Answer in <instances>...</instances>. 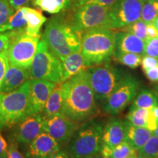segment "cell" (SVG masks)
Here are the masks:
<instances>
[{
  "label": "cell",
  "mask_w": 158,
  "mask_h": 158,
  "mask_svg": "<svg viewBox=\"0 0 158 158\" xmlns=\"http://www.w3.org/2000/svg\"><path fill=\"white\" fill-rule=\"evenodd\" d=\"M62 115L81 124L98 114V106L89 80L87 69L62 83Z\"/></svg>",
  "instance_id": "1"
},
{
  "label": "cell",
  "mask_w": 158,
  "mask_h": 158,
  "mask_svg": "<svg viewBox=\"0 0 158 158\" xmlns=\"http://www.w3.org/2000/svg\"><path fill=\"white\" fill-rule=\"evenodd\" d=\"M41 37L60 60L71 53L81 51V35L62 15H56L47 21Z\"/></svg>",
  "instance_id": "2"
},
{
  "label": "cell",
  "mask_w": 158,
  "mask_h": 158,
  "mask_svg": "<svg viewBox=\"0 0 158 158\" xmlns=\"http://www.w3.org/2000/svg\"><path fill=\"white\" fill-rule=\"evenodd\" d=\"M114 31L98 27L81 35V52L87 68L109 63L114 54Z\"/></svg>",
  "instance_id": "3"
},
{
  "label": "cell",
  "mask_w": 158,
  "mask_h": 158,
  "mask_svg": "<svg viewBox=\"0 0 158 158\" xmlns=\"http://www.w3.org/2000/svg\"><path fill=\"white\" fill-rule=\"evenodd\" d=\"M103 124L91 118L79 124L68 143L70 158H86L100 155L102 148Z\"/></svg>",
  "instance_id": "4"
},
{
  "label": "cell",
  "mask_w": 158,
  "mask_h": 158,
  "mask_svg": "<svg viewBox=\"0 0 158 158\" xmlns=\"http://www.w3.org/2000/svg\"><path fill=\"white\" fill-rule=\"evenodd\" d=\"M31 79L8 93H0V130L11 128L27 117Z\"/></svg>",
  "instance_id": "5"
},
{
  "label": "cell",
  "mask_w": 158,
  "mask_h": 158,
  "mask_svg": "<svg viewBox=\"0 0 158 158\" xmlns=\"http://www.w3.org/2000/svg\"><path fill=\"white\" fill-rule=\"evenodd\" d=\"M89 80L97 102H102L127 73L123 69L106 63L87 68Z\"/></svg>",
  "instance_id": "6"
},
{
  "label": "cell",
  "mask_w": 158,
  "mask_h": 158,
  "mask_svg": "<svg viewBox=\"0 0 158 158\" xmlns=\"http://www.w3.org/2000/svg\"><path fill=\"white\" fill-rule=\"evenodd\" d=\"M29 71L31 79L45 80L56 84L62 83L61 60L51 52L42 37L39 40Z\"/></svg>",
  "instance_id": "7"
},
{
  "label": "cell",
  "mask_w": 158,
  "mask_h": 158,
  "mask_svg": "<svg viewBox=\"0 0 158 158\" xmlns=\"http://www.w3.org/2000/svg\"><path fill=\"white\" fill-rule=\"evenodd\" d=\"M140 86L139 79L131 74H126L114 92L102 102V113L111 116L122 113L133 102L140 90Z\"/></svg>",
  "instance_id": "8"
},
{
  "label": "cell",
  "mask_w": 158,
  "mask_h": 158,
  "mask_svg": "<svg viewBox=\"0 0 158 158\" xmlns=\"http://www.w3.org/2000/svg\"><path fill=\"white\" fill-rule=\"evenodd\" d=\"M41 35H32L24 29L20 30L7 48L9 64L29 70L36 54Z\"/></svg>",
  "instance_id": "9"
},
{
  "label": "cell",
  "mask_w": 158,
  "mask_h": 158,
  "mask_svg": "<svg viewBox=\"0 0 158 158\" xmlns=\"http://www.w3.org/2000/svg\"><path fill=\"white\" fill-rule=\"evenodd\" d=\"M109 8L97 4H85L72 9V15L68 21L75 30L82 35L89 29L106 28Z\"/></svg>",
  "instance_id": "10"
},
{
  "label": "cell",
  "mask_w": 158,
  "mask_h": 158,
  "mask_svg": "<svg viewBox=\"0 0 158 158\" xmlns=\"http://www.w3.org/2000/svg\"><path fill=\"white\" fill-rule=\"evenodd\" d=\"M144 0H117L109 8L106 28L119 29L141 19Z\"/></svg>",
  "instance_id": "11"
},
{
  "label": "cell",
  "mask_w": 158,
  "mask_h": 158,
  "mask_svg": "<svg viewBox=\"0 0 158 158\" xmlns=\"http://www.w3.org/2000/svg\"><path fill=\"white\" fill-rule=\"evenodd\" d=\"M42 113L27 116L22 121L11 127V138L19 147L26 149L31 142L43 131L42 126L44 120Z\"/></svg>",
  "instance_id": "12"
},
{
  "label": "cell",
  "mask_w": 158,
  "mask_h": 158,
  "mask_svg": "<svg viewBox=\"0 0 158 158\" xmlns=\"http://www.w3.org/2000/svg\"><path fill=\"white\" fill-rule=\"evenodd\" d=\"M79 126L70 118L62 114L45 117L42 130L52 136L56 141L63 146L68 143L73 134Z\"/></svg>",
  "instance_id": "13"
},
{
  "label": "cell",
  "mask_w": 158,
  "mask_h": 158,
  "mask_svg": "<svg viewBox=\"0 0 158 158\" xmlns=\"http://www.w3.org/2000/svg\"><path fill=\"white\" fill-rule=\"evenodd\" d=\"M57 84L40 79H31L27 116L42 113L49 95Z\"/></svg>",
  "instance_id": "14"
},
{
  "label": "cell",
  "mask_w": 158,
  "mask_h": 158,
  "mask_svg": "<svg viewBox=\"0 0 158 158\" xmlns=\"http://www.w3.org/2000/svg\"><path fill=\"white\" fill-rule=\"evenodd\" d=\"M62 148L52 136L42 131L26 148V158H48Z\"/></svg>",
  "instance_id": "15"
},
{
  "label": "cell",
  "mask_w": 158,
  "mask_h": 158,
  "mask_svg": "<svg viewBox=\"0 0 158 158\" xmlns=\"http://www.w3.org/2000/svg\"><path fill=\"white\" fill-rule=\"evenodd\" d=\"M144 42L143 40L127 31H119L114 33V58L127 53L143 56Z\"/></svg>",
  "instance_id": "16"
},
{
  "label": "cell",
  "mask_w": 158,
  "mask_h": 158,
  "mask_svg": "<svg viewBox=\"0 0 158 158\" xmlns=\"http://www.w3.org/2000/svg\"><path fill=\"white\" fill-rule=\"evenodd\" d=\"M124 127L122 120L111 117L103 127L101 149H112L124 141Z\"/></svg>",
  "instance_id": "17"
},
{
  "label": "cell",
  "mask_w": 158,
  "mask_h": 158,
  "mask_svg": "<svg viewBox=\"0 0 158 158\" xmlns=\"http://www.w3.org/2000/svg\"><path fill=\"white\" fill-rule=\"evenodd\" d=\"M124 127V141H126L138 151L147 143L149 138L153 135V132L147 128L137 127L128 121L122 120Z\"/></svg>",
  "instance_id": "18"
},
{
  "label": "cell",
  "mask_w": 158,
  "mask_h": 158,
  "mask_svg": "<svg viewBox=\"0 0 158 158\" xmlns=\"http://www.w3.org/2000/svg\"><path fill=\"white\" fill-rule=\"evenodd\" d=\"M29 79L31 78L29 70L9 64L0 88V93L13 92Z\"/></svg>",
  "instance_id": "19"
},
{
  "label": "cell",
  "mask_w": 158,
  "mask_h": 158,
  "mask_svg": "<svg viewBox=\"0 0 158 158\" xmlns=\"http://www.w3.org/2000/svg\"><path fill=\"white\" fill-rule=\"evenodd\" d=\"M61 63L62 68V82L88 68L85 65L84 56L81 51H75L68 54L61 60Z\"/></svg>",
  "instance_id": "20"
},
{
  "label": "cell",
  "mask_w": 158,
  "mask_h": 158,
  "mask_svg": "<svg viewBox=\"0 0 158 158\" xmlns=\"http://www.w3.org/2000/svg\"><path fill=\"white\" fill-rule=\"evenodd\" d=\"M126 118L134 125L147 128L152 132L157 127V123L151 109L137 108L130 110L126 116Z\"/></svg>",
  "instance_id": "21"
},
{
  "label": "cell",
  "mask_w": 158,
  "mask_h": 158,
  "mask_svg": "<svg viewBox=\"0 0 158 158\" xmlns=\"http://www.w3.org/2000/svg\"><path fill=\"white\" fill-rule=\"evenodd\" d=\"M63 106V93L62 83L57 84L56 86L54 89L49 95L43 108L42 114L44 117H49L62 114Z\"/></svg>",
  "instance_id": "22"
},
{
  "label": "cell",
  "mask_w": 158,
  "mask_h": 158,
  "mask_svg": "<svg viewBox=\"0 0 158 158\" xmlns=\"http://www.w3.org/2000/svg\"><path fill=\"white\" fill-rule=\"evenodd\" d=\"M25 16L27 19V27L25 31L32 35H41L40 29L46 18L38 10L25 7Z\"/></svg>",
  "instance_id": "23"
},
{
  "label": "cell",
  "mask_w": 158,
  "mask_h": 158,
  "mask_svg": "<svg viewBox=\"0 0 158 158\" xmlns=\"http://www.w3.org/2000/svg\"><path fill=\"white\" fill-rule=\"evenodd\" d=\"M158 106V98L152 90L143 88L138 91V94L131 102L130 110L137 108L151 109Z\"/></svg>",
  "instance_id": "24"
},
{
  "label": "cell",
  "mask_w": 158,
  "mask_h": 158,
  "mask_svg": "<svg viewBox=\"0 0 158 158\" xmlns=\"http://www.w3.org/2000/svg\"><path fill=\"white\" fill-rule=\"evenodd\" d=\"M31 2L41 10L57 14L70 9L72 0H31Z\"/></svg>",
  "instance_id": "25"
},
{
  "label": "cell",
  "mask_w": 158,
  "mask_h": 158,
  "mask_svg": "<svg viewBox=\"0 0 158 158\" xmlns=\"http://www.w3.org/2000/svg\"><path fill=\"white\" fill-rule=\"evenodd\" d=\"M27 27V19L25 16V7L15 10L10 17L7 22L0 28V33L6 31H19L24 29Z\"/></svg>",
  "instance_id": "26"
},
{
  "label": "cell",
  "mask_w": 158,
  "mask_h": 158,
  "mask_svg": "<svg viewBox=\"0 0 158 158\" xmlns=\"http://www.w3.org/2000/svg\"><path fill=\"white\" fill-rule=\"evenodd\" d=\"M136 154L137 151L124 141L114 149H101L100 151V155L103 158H126Z\"/></svg>",
  "instance_id": "27"
},
{
  "label": "cell",
  "mask_w": 158,
  "mask_h": 158,
  "mask_svg": "<svg viewBox=\"0 0 158 158\" xmlns=\"http://www.w3.org/2000/svg\"><path fill=\"white\" fill-rule=\"evenodd\" d=\"M158 15V0H144L141 19L145 23H153Z\"/></svg>",
  "instance_id": "28"
},
{
  "label": "cell",
  "mask_w": 158,
  "mask_h": 158,
  "mask_svg": "<svg viewBox=\"0 0 158 158\" xmlns=\"http://www.w3.org/2000/svg\"><path fill=\"white\" fill-rule=\"evenodd\" d=\"M137 155L144 158H158V137L153 135L137 151Z\"/></svg>",
  "instance_id": "29"
},
{
  "label": "cell",
  "mask_w": 158,
  "mask_h": 158,
  "mask_svg": "<svg viewBox=\"0 0 158 158\" xmlns=\"http://www.w3.org/2000/svg\"><path fill=\"white\" fill-rule=\"evenodd\" d=\"M146 27H147V23L144 22L141 19H139L129 26H127V27H124L121 31L131 33L135 36L139 37L140 39L145 41L147 39Z\"/></svg>",
  "instance_id": "30"
},
{
  "label": "cell",
  "mask_w": 158,
  "mask_h": 158,
  "mask_svg": "<svg viewBox=\"0 0 158 158\" xmlns=\"http://www.w3.org/2000/svg\"><path fill=\"white\" fill-rule=\"evenodd\" d=\"M141 55L133 54V53H127L118 56L116 59L120 64L127 66L128 68L135 69L139 67L141 64Z\"/></svg>",
  "instance_id": "31"
},
{
  "label": "cell",
  "mask_w": 158,
  "mask_h": 158,
  "mask_svg": "<svg viewBox=\"0 0 158 158\" xmlns=\"http://www.w3.org/2000/svg\"><path fill=\"white\" fill-rule=\"evenodd\" d=\"M15 10L7 0H0V28L7 22Z\"/></svg>",
  "instance_id": "32"
},
{
  "label": "cell",
  "mask_w": 158,
  "mask_h": 158,
  "mask_svg": "<svg viewBox=\"0 0 158 158\" xmlns=\"http://www.w3.org/2000/svg\"><path fill=\"white\" fill-rule=\"evenodd\" d=\"M143 56H149L158 59V37L146 40L144 42Z\"/></svg>",
  "instance_id": "33"
},
{
  "label": "cell",
  "mask_w": 158,
  "mask_h": 158,
  "mask_svg": "<svg viewBox=\"0 0 158 158\" xmlns=\"http://www.w3.org/2000/svg\"><path fill=\"white\" fill-rule=\"evenodd\" d=\"M19 31H6V32L0 33V53L8 48L12 40L14 38Z\"/></svg>",
  "instance_id": "34"
},
{
  "label": "cell",
  "mask_w": 158,
  "mask_h": 158,
  "mask_svg": "<svg viewBox=\"0 0 158 158\" xmlns=\"http://www.w3.org/2000/svg\"><path fill=\"white\" fill-rule=\"evenodd\" d=\"M9 61L7 57V49L0 53V88L2 84L3 79L9 67Z\"/></svg>",
  "instance_id": "35"
},
{
  "label": "cell",
  "mask_w": 158,
  "mask_h": 158,
  "mask_svg": "<svg viewBox=\"0 0 158 158\" xmlns=\"http://www.w3.org/2000/svg\"><path fill=\"white\" fill-rule=\"evenodd\" d=\"M7 158H26L25 155L20 151L18 144L11 138H9Z\"/></svg>",
  "instance_id": "36"
},
{
  "label": "cell",
  "mask_w": 158,
  "mask_h": 158,
  "mask_svg": "<svg viewBox=\"0 0 158 158\" xmlns=\"http://www.w3.org/2000/svg\"><path fill=\"white\" fill-rule=\"evenodd\" d=\"M141 64L143 71L147 70L158 65V59L149 56H142Z\"/></svg>",
  "instance_id": "37"
},
{
  "label": "cell",
  "mask_w": 158,
  "mask_h": 158,
  "mask_svg": "<svg viewBox=\"0 0 158 158\" xmlns=\"http://www.w3.org/2000/svg\"><path fill=\"white\" fill-rule=\"evenodd\" d=\"M143 73L147 78L151 82H158V65L143 71Z\"/></svg>",
  "instance_id": "38"
},
{
  "label": "cell",
  "mask_w": 158,
  "mask_h": 158,
  "mask_svg": "<svg viewBox=\"0 0 158 158\" xmlns=\"http://www.w3.org/2000/svg\"><path fill=\"white\" fill-rule=\"evenodd\" d=\"M10 5L13 7V8L16 10L21 8V7H27L29 5L31 0H7Z\"/></svg>",
  "instance_id": "39"
},
{
  "label": "cell",
  "mask_w": 158,
  "mask_h": 158,
  "mask_svg": "<svg viewBox=\"0 0 158 158\" xmlns=\"http://www.w3.org/2000/svg\"><path fill=\"white\" fill-rule=\"evenodd\" d=\"M7 149H8V144L2 135L0 130V156L2 158H7Z\"/></svg>",
  "instance_id": "40"
},
{
  "label": "cell",
  "mask_w": 158,
  "mask_h": 158,
  "mask_svg": "<svg viewBox=\"0 0 158 158\" xmlns=\"http://www.w3.org/2000/svg\"><path fill=\"white\" fill-rule=\"evenodd\" d=\"M146 31H147V38H154L158 37V31L154 23H147Z\"/></svg>",
  "instance_id": "41"
},
{
  "label": "cell",
  "mask_w": 158,
  "mask_h": 158,
  "mask_svg": "<svg viewBox=\"0 0 158 158\" xmlns=\"http://www.w3.org/2000/svg\"><path fill=\"white\" fill-rule=\"evenodd\" d=\"M117 0H89L86 4H97L105 7H110Z\"/></svg>",
  "instance_id": "42"
},
{
  "label": "cell",
  "mask_w": 158,
  "mask_h": 158,
  "mask_svg": "<svg viewBox=\"0 0 158 158\" xmlns=\"http://www.w3.org/2000/svg\"><path fill=\"white\" fill-rule=\"evenodd\" d=\"M48 158H70L68 151L67 149H61L51 155Z\"/></svg>",
  "instance_id": "43"
},
{
  "label": "cell",
  "mask_w": 158,
  "mask_h": 158,
  "mask_svg": "<svg viewBox=\"0 0 158 158\" xmlns=\"http://www.w3.org/2000/svg\"><path fill=\"white\" fill-rule=\"evenodd\" d=\"M89 1V0H72V3H71V6L70 8H76V7L85 5V4L87 3Z\"/></svg>",
  "instance_id": "44"
},
{
  "label": "cell",
  "mask_w": 158,
  "mask_h": 158,
  "mask_svg": "<svg viewBox=\"0 0 158 158\" xmlns=\"http://www.w3.org/2000/svg\"><path fill=\"white\" fill-rule=\"evenodd\" d=\"M151 110H152V112L154 117H155L156 122H157V125H158V106H155V107H154L152 108H151Z\"/></svg>",
  "instance_id": "45"
},
{
  "label": "cell",
  "mask_w": 158,
  "mask_h": 158,
  "mask_svg": "<svg viewBox=\"0 0 158 158\" xmlns=\"http://www.w3.org/2000/svg\"><path fill=\"white\" fill-rule=\"evenodd\" d=\"M153 91L154 92H155V94L157 95V97L158 98V84H156L155 85V86H153L152 87V89Z\"/></svg>",
  "instance_id": "46"
},
{
  "label": "cell",
  "mask_w": 158,
  "mask_h": 158,
  "mask_svg": "<svg viewBox=\"0 0 158 158\" xmlns=\"http://www.w3.org/2000/svg\"><path fill=\"white\" fill-rule=\"evenodd\" d=\"M154 24H155V26L156 27V28H157V31H158V15L157 16V18H156V19L154 21Z\"/></svg>",
  "instance_id": "47"
},
{
  "label": "cell",
  "mask_w": 158,
  "mask_h": 158,
  "mask_svg": "<svg viewBox=\"0 0 158 158\" xmlns=\"http://www.w3.org/2000/svg\"><path fill=\"white\" fill-rule=\"evenodd\" d=\"M153 134H154V135H155L156 136H157V137H158V125H157V127H156V129H155V130H154Z\"/></svg>",
  "instance_id": "48"
},
{
  "label": "cell",
  "mask_w": 158,
  "mask_h": 158,
  "mask_svg": "<svg viewBox=\"0 0 158 158\" xmlns=\"http://www.w3.org/2000/svg\"><path fill=\"white\" fill-rule=\"evenodd\" d=\"M86 158H103L102 157L101 155H95V156H93V157H86Z\"/></svg>",
  "instance_id": "49"
},
{
  "label": "cell",
  "mask_w": 158,
  "mask_h": 158,
  "mask_svg": "<svg viewBox=\"0 0 158 158\" xmlns=\"http://www.w3.org/2000/svg\"><path fill=\"white\" fill-rule=\"evenodd\" d=\"M126 158H138V156H137V154H136V155H131V156H130V157H127Z\"/></svg>",
  "instance_id": "50"
},
{
  "label": "cell",
  "mask_w": 158,
  "mask_h": 158,
  "mask_svg": "<svg viewBox=\"0 0 158 158\" xmlns=\"http://www.w3.org/2000/svg\"><path fill=\"white\" fill-rule=\"evenodd\" d=\"M137 156H138V158H144V157H141V156H139V155H137Z\"/></svg>",
  "instance_id": "51"
},
{
  "label": "cell",
  "mask_w": 158,
  "mask_h": 158,
  "mask_svg": "<svg viewBox=\"0 0 158 158\" xmlns=\"http://www.w3.org/2000/svg\"><path fill=\"white\" fill-rule=\"evenodd\" d=\"M0 158H2V157H1V156H0Z\"/></svg>",
  "instance_id": "52"
}]
</instances>
